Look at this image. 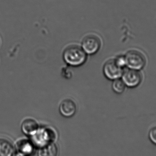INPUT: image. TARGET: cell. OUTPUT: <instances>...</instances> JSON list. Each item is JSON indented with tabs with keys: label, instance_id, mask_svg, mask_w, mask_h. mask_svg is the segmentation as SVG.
Here are the masks:
<instances>
[{
	"label": "cell",
	"instance_id": "8",
	"mask_svg": "<svg viewBox=\"0 0 156 156\" xmlns=\"http://www.w3.org/2000/svg\"><path fill=\"white\" fill-rule=\"evenodd\" d=\"M22 132L28 136H33L39 129L37 122L33 119L28 118L23 122L21 126Z\"/></svg>",
	"mask_w": 156,
	"mask_h": 156
},
{
	"label": "cell",
	"instance_id": "6",
	"mask_svg": "<svg viewBox=\"0 0 156 156\" xmlns=\"http://www.w3.org/2000/svg\"><path fill=\"white\" fill-rule=\"evenodd\" d=\"M123 69L118 66L114 59H109L104 65L103 72L106 79L113 81L121 78Z\"/></svg>",
	"mask_w": 156,
	"mask_h": 156
},
{
	"label": "cell",
	"instance_id": "4",
	"mask_svg": "<svg viewBox=\"0 0 156 156\" xmlns=\"http://www.w3.org/2000/svg\"><path fill=\"white\" fill-rule=\"evenodd\" d=\"M55 139V132L50 129L43 128L39 130L32 136V142L34 145L42 147L52 143Z\"/></svg>",
	"mask_w": 156,
	"mask_h": 156
},
{
	"label": "cell",
	"instance_id": "13",
	"mask_svg": "<svg viewBox=\"0 0 156 156\" xmlns=\"http://www.w3.org/2000/svg\"><path fill=\"white\" fill-rule=\"evenodd\" d=\"M116 64L122 69H124L126 67V62L124 55H120L117 56L114 58Z\"/></svg>",
	"mask_w": 156,
	"mask_h": 156
},
{
	"label": "cell",
	"instance_id": "1",
	"mask_svg": "<svg viewBox=\"0 0 156 156\" xmlns=\"http://www.w3.org/2000/svg\"><path fill=\"white\" fill-rule=\"evenodd\" d=\"M87 55L81 47L72 45L65 49L63 53V58L65 63L69 66L78 67L86 62Z\"/></svg>",
	"mask_w": 156,
	"mask_h": 156
},
{
	"label": "cell",
	"instance_id": "14",
	"mask_svg": "<svg viewBox=\"0 0 156 156\" xmlns=\"http://www.w3.org/2000/svg\"><path fill=\"white\" fill-rule=\"evenodd\" d=\"M148 137L150 141L156 145V126L150 129L148 133Z\"/></svg>",
	"mask_w": 156,
	"mask_h": 156
},
{
	"label": "cell",
	"instance_id": "11",
	"mask_svg": "<svg viewBox=\"0 0 156 156\" xmlns=\"http://www.w3.org/2000/svg\"><path fill=\"white\" fill-rule=\"evenodd\" d=\"M58 148L53 143L41 147L38 152V156H57Z\"/></svg>",
	"mask_w": 156,
	"mask_h": 156
},
{
	"label": "cell",
	"instance_id": "10",
	"mask_svg": "<svg viewBox=\"0 0 156 156\" xmlns=\"http://www.w3.org/2000/svg\"><path fill=\"white\" fill-rule=\"evenodd\" d=\"M34 145L31 141L22 140L17 144V149L20 154L26 156L30 155L34 151Z\"/></svg>",
	"mask_w": 156,
	"mask_h": 156
},
{
	"label": "cell",
	"instance_id": "15",
	"mask_svg": "<svg viewBox=\"0 0 156 156\" xmlns=\"http://www.w3.org/2000/svg\"><path fill=\"white\" fill-rule=\"evenodd\" d=\"M17 156H26L20 154V155H18Z\"/></svg>",
	"mask_w": 156,
	"mask_h": 156
},
{
	"label": "cell",
	"instance_id": "5",
	"mask_svg": "<svg viewBox=\"0 0 156 156\" xmlns=\"http://www.w3.org/2000/svg\"><path fill=\"white\" fill-rule=\"evenodd\" d=\"M101 39L94 34H89L83 37L81 42V47L87 55H94L101 47Z\"/></svg>",
	"mask_w": 156,
	"mask_h": 156
},
{
	"label": "cell",
	"instance_id": "9",
	"mask_svg": "<svg viewBox=\"0 0 156 156\" xmlns=\"http://www.w3.org/2000/svg\"><path fill=\"white\" fill-rule=\"evenodd\" d=\"M16 150L8 140L0 139V156H15Z\"/></svg>",
	"mask_w": 156,
	"mask_h": 156
},
{
	"label": "cell",
	"instance_id": "3",
	"mask_svg": "<svg viewBox=\"0 0 156 156\" xmlns=\"http://www.w3.org/2000/svg\"><path fill=\"white\" fill-rule=\"evenodd\" d=\"M121 79L126 87L134 89L142 83L143 76L141 71L126 68L125 69H124Z\"/></svg>",
	"mask_w": 156,
	"mask_h": 156
},
{
	"label": "cell",
	"instance_id": "7",
	"mask_svg": "<svg viewBox=\"0 0 156 156\" xmlns=\"http://www.w3.org/2000/svg\"><path fill=\"white\" fill-rule=\"evenodd\" d=\"M59 111L60 114L64 117H72L76 112V104L72 99L69 98L65 99L59 105Z\"/></svg>",
	"mask_w": 156,
	"mask_h": 156
},
{
	"label": "cell",
	"instance_id": "12",
	"mask_svg": "<svg viewBox=\"0 0 156 156\" xmlns=\"http://www.w3.org/2000/svg\"><path fill=\"white\" fill-rule=\"evenodd\" d=\"M112 87L115 93L120 94L125 91L126 87L122 79L119 78L113 80Z\"/></svg>",
	"mask_w": 156,
	"mask_h": 156
},
{
	"label": "cell",
	"instance_id": "2",
	"mask_svg": "<svg viewBox=\"0 0 156 156\" xmlns=\"http://www.w3.org/2000/svg\"><path fill=\"white\" fill-rule=\"evenodd\" d=\"M124 55L128 68L141 71L146 66L147 59L145 55L138 49H131Z\"/></svg>",
	"mask_w": 156,
	"mask_h": 156
}]
</instances>
